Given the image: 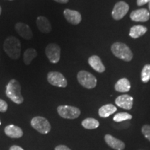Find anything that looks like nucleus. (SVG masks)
<instances>
[{"mask_svg": "<svg viewBox=\"0 0 150 150\" xmlns=\"http://www.w3.org/2000/svg\"><path fill=\"white\" fill-rule=\"evenodd\" d=\"M3 48L6 54L11 59L18 60L21 54V43L15 36H8L6 39L3 45Z\"/></svg>", "mask_w": 150, "mask_h": 150, "instance_id": "1", "label": "nucleus"}, {"mask_svg": "<svg viewBox=\"0 0 150 150\" xmlns=\"http://www.w3.org/2000/svg\"><path fill=\"white\" fill-rule=\"evenodd\" d=\"M6 95L17 104H21L24 102V98L21 93V86L16 79H11L7 84Z\"/></svg>", "mask_w": 150, "mask_h": 150, "instance_id": "2", "label": "nucleus"}, {"mask_svg": "<svg viewBox=\"0 0 150 150\" xmlns=\"http://www.w3.org/2000/svg\"><path fill=\"white\" fill-rule=\"evenodd\" d=\"M112 54L118 59L125 61H131L133 59V53L130 48L125 43L116 42L111 46Z\"/></svg>", "mask_w": 150, "mask_h": 150, "instance_id": "3", "label": "nucleus"}, {"mask_svg": "<svg viewBox=\"0 0 150 150\" xmlns=\"http://www.w3.org/2000/svg\"><path fill=\"white\" fill-rule=\"evenodd\" d=\"M77 79L79 83L86 88L93 89L97 86V79L87 71H79L77 74Z\"/></svg>", "mask_w": 150, "mask_h": 150, "instance_id": "4", "label": "nucleus"}, {"mask_svg": "<svg viewBox=\"0 0 150 150\" xmlns=\"http://www.w3.org/2000/svg\"><path fill=\"white\" fill-rule=\"evenodd\" d=\"M31 127L42 134H47L51 130V125L46 118L36 116L31 121Z\"/></svg>", "mask_w": 150, "mask_h": 150, "instance_id": "5", "label": "nucleus"}, {"mask_svg": "<svg viewBox=\"0 0 150 150\" xmlns=\"http://www.w3.org/2000/svg\"><path fill=\"white\" fill-rule=\"evenodd\" d=\"M59 115L65 119H76L80 115L81 111L78 108L67 105L59 106L57 108Z\"/></svg>", "mask_w": 150, "mask_h": 150, "instance_id": "6", "label": "nucleus"}, {"mask_svg": "<svg viewBox=\"0 0 150 150\" xmlns=\"http://www.w3.org/2000/svg\"><path fill=\"white\" fill-rule=\"evenodd\" d=\"M45 54L50 62L57 63L61 58V47L55 43H50L46 47Z\"/></svg>", "mask_w": 150, "mask_h": 150, "instance_id": "7", "label": "nucleus"}, {"mask_svg": "<svg viewBox=\"0 0 150 150\" xmlns=\"http://www.w3.org/2000/svg\"><path fill=\"white\" fill-rule=\"evenodd\" d=\"M47 81L51 85L59 88H65L67 81L65 76L59 72H50L47 74Z\"/></svg>", "mask_w": 150, "mask_h": 150, "instance_id": "8", "label": "nucleus"}, {"mask_svg": "<svg viewBox=\"0 0 150 150\" xmlns=\"http://www.w3.org/2000/svg\"><path fill=\"white\" fill-rule=\"evenodd\" d=\"M129 10L128 4L125 1L116 3L112 11V17L114 20H120L126 16Z\"/></svg>", "mask_w": 150, "mask_h": 150, "instance_id": "9", "label": "nucleus"}, {"mask_svg": "<svg viewBox=\"0 0 150 150\" xmlns=\"http://www.w3.org/2000/svg\"><path fill=\"white\" fill-rule=\"evenodd\" d=\"M15 29L20 36L25 40H30L33 37V32L28 24L23 22H18L15 25Z\"/></svg>", "mask_w": 150, "mask_h": 150, "instance_id": "10", "label": "nucleus"}, {"mask_svg": "<svg viewBox=\"0 0 150 150\" xmlns=\"http://www.w3.org/2000/svg\"><path fill=\"white\" fill-rule=\"evenodd\" d=\"M150 18V13L148 10L145 8L138 9L135 10L130 15L131 20L135 22H145L149 20Z\"/></svg>", "mask_w": 150, "mask_h": 150, "instance_id": "11", "label": "nucleus"}, {"mask_svg": "<svg viewBox=\"0 0 150 150\" xmlns=\"http://www.w3.org/2000/svg\"><path fill=\"white\" fill-rule=\"evenodd\" d=\"M133 102L134 99L129 95H120L115 99L116 105L125 110H131L132 108Z\"/></svg>", "mask_w": 150, "mask_h": 150, "instance_id": "12", "label": "nucleus"}, {"mask_svg": "<svg viewBox=\"0 0 150 150\" xmlns=\"http://www.w3.org/2000/svg\"><path fill=\"white\" fill-rule=\"evenodd\" d=\"M65 18L69 23L76 25L81 22V15L76 11L71 10V9H65L63 12Z\"/></svg>", "mask_w": 150, "mask_h": 150, "instance_id": "13", "label": "nucleus"}, {"mask_svg": "<svg viewBox=\"0 0 150 150\" xmlns=\"http://www.w3.org/2000/svg\"><path fill=\"white\" fill-rule=\"evenodd\" d=\"M38 29L43 33H49L52 31V26L50 20L44 16L38 17L36 20Z\"/></svg>", "mask_w": 150, "mask_h": 150, "instance_id": "14", "label": "nucleus"}, {"mask_svg": "<svg viewBox=\"0 0 150 150\" xmlns=\"http://www.w3.org/2000/svg\"><path fill=\"white\" fill-rule=\"evenodd\" d=\"M104 140L108 145L115 150H123L125 147V143L120 140L117 139L111 135L106 134L104 137Z\"/></svg>", "mask_w": 150, "mask_h": 150, "instance_id": "15", "label": "nucleus"}, {"mask_svg": "<svg viewBox=\"0 0 150 150\" xmlns=\"http://www.w3.org/2000/svg\"><path fill=\"white\" fill-rule=\"evenodd\" d=\"M88 63L89 65L92 67V68L94 69L97 72L102 73L104 72L106 68L104 64L102 63V60L98 56L93 55L91 56L88 59Z\"/></svg>", "mask_w": 150, "mask_h": 150, "instance_id": "16", "label": "nucleus"}, {"mask_svg": "<svg viewBox=\"0 0 150 150\" xmlns=\"http://www.w3.org/2000/svg\"><path fill=\"white\" fill-rule=\"evenodd\" d=\"M4 132L6 136L12 138H20L23 136V131L20 127L11 125L5 127Z\"/></svg>", "mask_w": 150, "mask_h": 150, "instance_id": "17", "label": "nucleus"}, {"mask_svg": "<svg viewBox=\"0 0 150 150\" xmlns=\"http://www.w3.org/2000/svg\"><path fill=\"white\" fill-rule=\"evenodd\" d=\"M115 89L120 93H127L131 89L130 82L127 78L121 79L115 83Z\"/></svg>", "mask_w": 150, "mask_h": 150, "instance_id": "18", "label": "nucleus"}, {"mask_svg": "<svg viewBox=\"0 0 150 150\" xmlns=\"http://www.w3.org/2000/svg\"><path fill=\"white\" fill-rule=\"evenodd\" d=\"M117 108L114 105L111 104L104 105L99 109V115L102 117H108L115 112Z\"/></svg>", "mask_w": 150, "mask_h": 150, "instance_id": "19", "label": "nucleus"}, {"mask_svg": "<svg viewBox=\"0 0 150 150\" xmlns=\"http://www.w3.org/2000/svg\"><path fill=\"white\" fill-rule=\"evenodd\" d=\"M147 31V28L142 25H135L130 29L129 35L132 38H138L144 34H145Z\"/></svg>", "mask_w": 150, "mask_h": 150, "instance_id": "20", "label": "nucleus"}, {"mask_svg": "<svg viewBox=\"0 0 150 150\" xmlns=\"http://www.w3.org/2000/svg\"><path fill=\"white\" fill-rule=\"evenodd\" d=\"M38 56L36 50L34 48H28L24 53L23 60L24 63L27 65L31 64V61Z\"/></svg>", "mask_w": 150, "mask_h": 150, "instance_id": "21", "label": "nucleus"}, {"mask_svg": "<svg viewBox=\"0 0 150 150\" xmlns=\"http://www.w3.org/2000/svg\"><path fill=\"white\" fill-rule=\"evenodd\" d=\"M81 125L86 129H95L99 126V122L96 119L88 117L82 121Z\"/></svg>", "mask_w": 150, "mask_h": 150, "instance_id": "22", "label": "nucleus"}, {"mask_svg": "<svg viewBox=\"0 0 150 150\" xmlns=\"http://www.w3.org/2000/svg\"><path fill=\"white\" fill-rule=\"evenodd\" d=\"M141 80L143 83H147L150 81V64H147L142 68L141 72Z\"/></svg>", "mask_w": 150, "mask_h": 150, "instance_id": "23", "label": "nucleus"}, {"mask_svg": "<svg viewBox=\"0 0 150 150\" xmlns=\"http://www.w3.org/2000/svg\"><path fill=\"white\" fill-rule=\"evenodd\" d=\"M132 118V115L127 112H119L113 117V120L116 122H120L125 120H129Z\"/></svg>", "mask_w": 150, "mask_h": 150, "instance_id": "24", "label": "nucleus"}, {"mask_svg": "<svg viewBox=\"0 0 150 150\" xmlns=\"http://www.w3.org/2000/svg\"><path fill=\"white\" fill-rule=\"evenodd\" d=\"M142 133L145 138L150 141V125H144L142 127Z\"/></svg>", "mask_w": 150, "mask_h": 150, "instance_id": "25", "label": "nucleus"}, {"mask_svg": "<svg viewBox=\"0 0 150 150\" xmlns=\"http://www.w3.org/2000/svg\"><path fill=\"white\" fill-rule=\"evenodd\" d=\"M8 109V104L3 99H0V112H5Z\"/></svg>", "mask_w": 150, "mask_h": 150, "instance_id": "26", "label": "nucleus"}, {"mask_svg": "<svg viewBox=\"0 0 150 150\" xmlns=\"http://www.w3.org/2000/svg\"><path fill=\"white\" fill-rule=\"evenodd\" d=\"M150 0H137V5L138 6H143L146 4L149 3Z\"/></svg>", "mask_w": 150, "mask_h": 150, "instance_id": "27", "label": "nucleus"}, {"mask_svg": "<svg viewBox=\"0 0 150 150\" xmlns=\"http://www.w3.org/2000/svg\"><path fill=\"white\" fill-rule=\"evenodd\" d=\"M55 150H71V149L69 147H67V146L61 145L57 146V147L55 148Z\"/></svg>", "mask_w": 150, "mask_h": 150, "instance_id": "28", "label": "nucleus"}, {"mask_svg": "<svg viewBox=\"0 0 150 150\" xmlns=\"http://www.w3.org/2000/svg\"><path fill=\"white\" fill-rule=\"evenodd\" d=\"M9 150H24L22 147H19L18 145H13L12 147H11L10 149Z\"/></svg>", "mask_w": 150, "mask_h": 150, "instance_id": "29", "label": "nucleus"}, {"mask_svg": "<svg viewBox=\"0 0 150 150\" xmlns=\"http://www.w3.org/2000/svg\"><path fill=\"white\" fill-rule=\"evenodd\" d=\"M54 1H56L58 3H61V4H65L68 2L69 0H54Z\"/></svg>", "mask_w": 150, "mask_h": 150, "instance_id": "30", "label": "nucleus"}, {"mask_svg": "<svg viewBox=\"0 0 150 150\" xmlns=\"http://www.w3.org/2000/svg\"><path fill=\"white\" fill-rule=\"evenodd\" d=\"M148 4H149V10H150V1H149V3H148Z\"/></svg>", "mask_w": 150, "mask_h": 150, "instance_id": "31", "label": "nucleus"}, {"mask_svg": "<svg viewBox=\"0 0 150 150\" xmlns=\"http://www.w3.org/2000/svg\"><path fill=\"white\" fill-rule=\"evenodd\" d=\"M1 6H0V15H1Z\"/></svg>", "mask_w": 150, "mask_h": 150, "instance_id": "32", "label": "nucleus"}, {"mask_svg": "<svg viewBox=\"0 0 150 150\" xmlns=\"http://www.w3.org/2000/svg\"><path fill=\"white\" fill-rule=\"evenodd\" d=\"M0 125H1V120H0Z\"/></svg>", "mask_w": 150, "mask_h": 150, "instance_id": "33", "label": "nucleus"}, {"mask_svg": "<svg viewBox=\"0 0 150 150\" xmlns=\"http://www.w3.org/2000/svg\"><path fill=\"white\" fill-rule=\"evenodd\" d=\"M10 1H12V0H10Z\"/></svg>", "mask_w": 150, "mask_h": 150, "instance_id": "34", "label": "nucleus"}]
</instances>
